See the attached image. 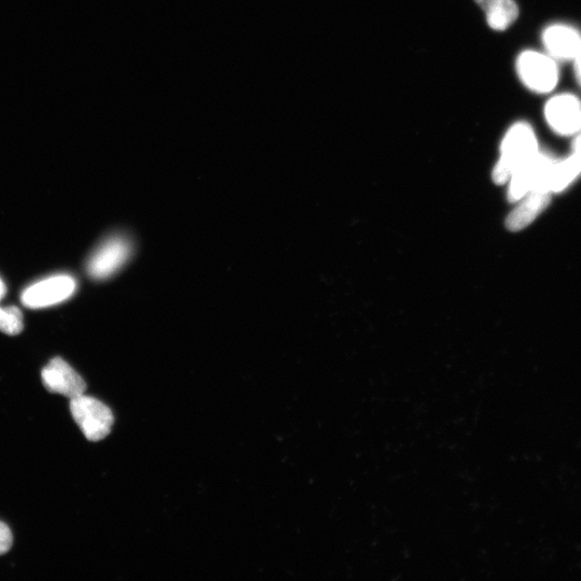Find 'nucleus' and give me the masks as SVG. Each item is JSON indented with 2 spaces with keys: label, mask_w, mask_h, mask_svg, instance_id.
I'll list each match as a JSON object with an SVG mask.
<instances>
[{
  "label": "nucleus",
  "mask_w": 581,
  "mask_h": 581,
  "mask_svg": "<svg viewBox=\"0 0 581 581\" xmlns=\"http://www.w3.org/2000/svg\"><path fill=\"white\" fill-rule=\"evenodd\" d=\"M537 152V140L532 127L526 122L513 125L502 141L501 157L494 167L493 181L500 186L505 184Z\"/></svg>",
  "instance_id": "obj_1"
},
{
  "label": "nucleus",
  "mask_w": 581,
  "mask_h": 581,
  "mask_svg": "<svg viewBox=\"0 0 581 581\" xmlns=\"http://www.w3.org/2000/svg\"><path fill=\"white\" fill-rule=\"evenodd\" d=\"M70 401V412L85 438L90 442L103 441L110 434L115 422L110 408L84 394Z\"/></svg>",
  "instance_id": "obj_2"
},
{
  "label": "nucleus",
  "mask_w": 581,
  "mask_h": 581,
  "mask_svg": "<svg viewBox=\"0 0 581 581\" xmlns=\"http://www.w3.org/2000/svg\"><path fill=\"white\" fill-rule=\"evenodd\" d=\"M557 162L552 155L537 152L533 158L519 167L512 178L509 179L508 200L513 203L519 202L524 196L534 190L551 193L547 188V180Z\"/></svg>",
  "instance_id": "obj_3"
},
{
  "label": "nucleus",
  "mask_w": 581,
  "mask_h": 581,
  "mask_svg": "<svg viewBox=\"0 0 581 581\" xmlns=\"http://www.w3.org/2000/svg\"><path fill=\"white\" fill-rule=\"evenodd\" d=\"M521 81L537 93H548L556 88L559 69L549 56L536 51H524L517 61Z\"/></svg>",
  "instance_id": "obj_4"
},
{
  "label": "nucleus",
  "mask_w": 581,
  "mask_h": 581,
  "mask_svg": "<svg viewBox=\"0 0 581 581\" xmlns=\"http://www.w3.org/2000/svg\"><path fill=\"white\" fill-rule=\"evenodd\" d=\"M76 290L75 278L70 275H55L27 287L21 295V302L31 309L47 308L67 301Z\"/></svg>",
  "instance_id": "obj_5"
},
{
  "label": "nucleus",
  "mask_w": 581,
  "mask_h": 581,
  "mask_svg": "<svg viewBox=\"0 0 581 581\" xmlns=\"http://www.w3.org/2000/svg\"><path fill=\"white\" fill-rule=\"evenodd\" d=\"M133 246L129 239L113 236L105 240L92 254L88 262V274L95 280L115 275L130 260Z\"/></svg>",
  "instance_id": "obj_6"
},
{
  "label": "nucleus",
  "mask_w": 581,
  "mask_h": 581,
  "mask_svg": "<svg viewBox=\"0 0 581 581\" xmlns=\"http://www.w3.org/2000/svg\"><path fill=\"white\" fill-rule=\"evenodd\" d=\"M545 117L551 129L560 135H574L581 131V103L571 94L551 98L545 107Z\"/></svg>",
  "instance_id": "obj_7"
},
{
  "label": "nucleus",
  "mask_w": 581,
  "mask_h": 581,
  "mask_svg": "<svg viewBox=\"0 0 581 581\" xmlns=\"http://www.w3.org/2000/svg\"><path fill=\"white\" fill-rule=\"evenodd\" d=\"M41 378L49 392L64 395L70 400L87 390L83 378L61 358L51 360L42 370Z\"/></svg>",
  "instance_id": "obj_8"
},
{
  "label": "nucleus",
  "mask_w": 581,
  "mask_h": 581,
  "mask_svg": "<svg viewBox=\"0 0 581 581\" xmlns=\"http://www.w3.org/2000/svg\"><path fill=\"white\" fill-rule=\"evenodd\" d=\"M543 42L549 53L562 61L575 59L581 49V36L569 25L549 26L544 32Z\"/></svg>",
  "instance_id": "obj_9"
},
{
  "label": "nucleus",
  "mask_w": 581,
  "mask_h": 581,
  "mask_svg": "<svg viewBox=\"0 0 581 581\" xmlns=\"http://www.w3.org/2000/svg\"><path fill=\"white\" fill-rule=\"evenodd\" d=\"M550 194L546 191L534 190L522 198V202L506 220L509 231L517 232L527 228L548 206Z\"/></svg>",
  "instance_id": "obj_10"
},
{
  "label": "nucleus",
  "mask_w": 581,
  "mask_h": 581,
  "mask_svg": "<svg viewBox=\"0 0 581 581\" xmlns=\"http://www.w3.org/2000/svg\"><path fill=\"white\" fill-rule=\"evenodd\" d=\"M486 12L488 25L494 31H505L518 18L519 10L515 0H475Z\"/></svg>",
  "instance_id": "obj_11"
},
{
  "label": "nucleus",
  "mask_w": 581,
  "mask_h": 581,
  "mask_svg": "<svg viewBox=\"0 0 581 581\" xmlns=\"http://www.w3.org/2000/svg\"><path fill=\"white\" fill-rule=\"evenodd\" d=\"M581 175V148L568 160L557 162L547 180V188L552 193L561 192Z\"/></svg>",
  "instance_id": "obj_12"
},
{
  "label": "nucleus",
  "mask_w": 581,
  "mask_h": 581,
  "mask_svg": "<svg viewBox=\"0 0 581 581\" xmlns=\"http://www.w3.org/2000/svg\"><path fill=\"white\" fill-rule=\"evenodd\" d=\"M23 328V315L18 307H0V332L14 336L20 334Z\"/></svg>",
  "instance_id": "obj_13"
},
{
  "label": "nucleus",
  "mask_w": 581,
  "mask_h": 581,
  "mask_svg": "<svg viewBox=\"0 0 581 581\" xmlns=\"http://www.w3.org/2000/svg\"><path fill=\"white\" fill-rule=\"evenodd\" d=\"M13 544V536L7 524L0 521V556L7 554Z\"/></svg>",
  "instance_id": "obj_14"
},
{
  "label": "nucleus",
  "mask_w": 581,
  "mask_h": 581,
  "mask_svg": "<svg viewBox=\"0 0 581 581\" xmlns=\"http://www.w3.org/2000/svg\"><path fill=\"white\" fill-rule=\"evenodd\" d=\"M575 60H576V75H577L578 81L581 84V49H580L579 53L577 54Z\"/></svg>",
  "instance_id": "obj_15"
},
{
  "label": "nucleus",
  "mask_w": 581,
  "mask_h": 581,
  "mask_svg": "<svg viewBox=\"0 0 581 581\" xmlns=\"http://www.w3.org/2000/svg\"><path fill=\"white\" fill-rule=\"evenodd\" d=\"M6 292H7L6 285H5L4 281L2 280V278H0V301H2L4 299Z\"/></svg>",
  "instance_id": "obj_16"
},
{
  "label": "nucleus",
  "mask_w": 581,
  "mask_h": 581,
  "mask_svg": "<svg viewBox=\"0 0 581 581\" xmlns=\"http://www.w3.org/2000/svg\"><path fill=\"white\" fill-rule=\"evenodd\" d=\"M581 148V134L576 138L575 143H574V149H580Z\"/></svg>",
  "instance_id": "obj_17"
}]
</instances>
